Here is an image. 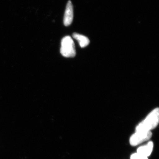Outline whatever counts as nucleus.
I'll return each mask as SVG.
<instances>
[{"label": "nucleus", "instance_id": "obj_1", "mask_svg": "<svg viewBox=\"0 0 159 159\" xmlns=\"http://www.w3.org/2000/svg\"><path fill=\"white\" fill-rule=\"evenodd\" d=\"M159 121V109L157 108L148 114L146 118L137 125V131H151L157 127Z\"/></svg>", "mask_w": 159, "mask_h": 159}, {"label": "nucleus", "instance_id": "obj_2", "mask_svg": "<svg viewBox=\"0 0 159 159\" xmlns=\"http://www.w3.org/2000/svg\"><path fill=\"white\" fill-rule=\"evenodd\" d=\"M60 51L61 55L64 57H75L76 54L75 44L70 36H65L62 39L61 42Z\"/></svg>", "mask_w": 159, "mask_h": 159}, {"label": "nucleus", "instance_id": "obj_3", "mask_svg": "<svg viewBox=\"0 0 159 159\" xmlns=\"http://www.w3.org/2000/svg\"><path fill=\"white\" fill-rule=\"evenodd\" d=\"M152 136L151 131H137L131 136L129 143L132 146H137L142 142L148 141Z\"/></svg>", "mask_w": 159, "mask_h": 159}, {"label": "nucleus", "instance_id": "obj_4", "mask_svg": "<svg viewBox=\"0 0 159 159\" xmlns=\"http://www.w3.org/2000/svg\"><path fill=\"white\" fill-rule=\"evenodd\" d=\"M74 18V10L72 2L69 1L67 4L64 16V24L66 26L70 25Z\"/></svg>", "mask_w": 159, "mask_h": 159}, {"label": "nucleus", "instance_id": "obj_5", "mask_svg": "<svg viewBox=\"0 0 159 159\" xmlns=\"http://www.w3.org/2000/svg\"><path fill=\"white\" fill-rule=\"evenodd\" d=\"M153 148V142H149L146 145L139 147L137 149V153L144 156L148 157L152 152Z\"/></svg>", "mask_w": 159, "mask_h": 159}, {"label": "nucleus", "instance_id": "obj_6", "mask_svg": "<svg viewBox=\"0 0 159 159\" xmlns=\"http://www.w3.org/2000/svg\"><path fill=\"white\" fill-rule=\"evenodd\" d=\"M73 36L78 42L81 48H85L89 44V39L84 35L75 33L73 34Z\"/></svg>", "mask_w": 159, "mask_h": 159}, {"label": "nucleus", "instance_id": "obj_7", "mask_svg": "<svg viewBox=\"0 0 159 159\" xmlns=\"http://www.w3.org/2000/svg\"><path fill=\"white\" fill-rule=\"evenodd\" d=\"M130 159H148V157L144 156L137 153L133 154L130 157Z\"/></svg>", "mask_w": 159, "mask_h": 159}]
</instances>
